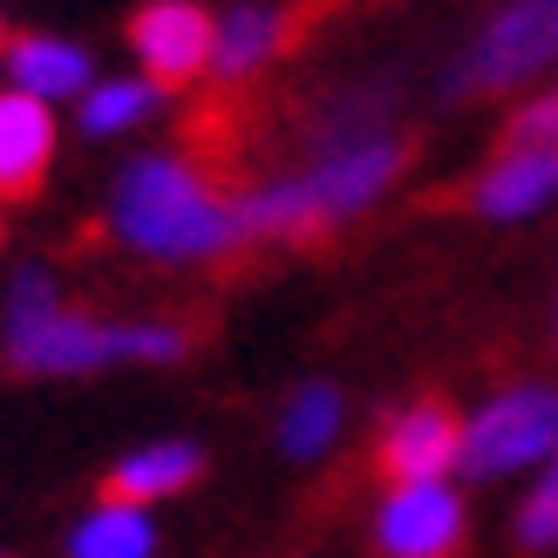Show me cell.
I'll return each mask as SVG.
<instances>
[{"instance_id": "ba28073f", "label": "cell", "mask_w": 558, "mask_h": 558, "mask_svg": "<svg viewBox=\"0 0 558 558\" xmlns=\"http://www.w3.org/2000/svg\"><path fill=\"white\" fill-rule=\"evenodd\" d=\"M409 163V144H396V136H368V144H341L327 150L314 171H306V191L320 198V211L341 226L348 211H361L368 198H381L388 184H396V171Z\"/></svg>"}, {"instance_id": "e0dca14e", "label": "cell", "mask_w": 558, "mask_h": 558, "mask_svg": "<svg viewBox=\"0 0 558 558\" xmlns=\"http://www.w3.org/2000/svg\"><path fill=\"white\" fill-rule=\"evenodd\" d=\"M150 89H157V82H102V89H89V102H82V130H89V136L130 130L150 109Z\"/></svg>"}, {"instance_id": "7c38bea8", "label": "cell", "mask_w": 558, "mask_h": 558, "mask_svg": "<svg viewBox=\"0 0 558 558\" xmlns=\"http://www.w3.org/2000/svg\"><path fill=\"white\" fill-rule=\"evenodd\" d=\"M239 205V232L245 239H287V245H320V232L333 226V218L320 211V198L306 191V178L293 184H266V191H245Z\"/></svg>"}, {"instance_id": "52a82bcc", "label": "cell", "mask_w": 558, "mask_h": 558, "mask_svg": "<svg viewBox=\"0 0 558 558\" xmlns=\"http://www.w3.org/2000/svg\"><path fill=\"white\" fill-rule=\"evenodd\" d=\"M381 558H457L463 545V505L442 484H396L381 505Z\"/></svg>"}, {"instance_id": "277c9868", "label": "cell", "mask_w": 558, "mask_h": 558, "mask_svg": "<svg viewBox=\"0 0 558 558\" xmlns=\"http://www.w3.org/2000/svg\"><path fill=\"white\" fill-rule=\"evenodd\" d=\"M558 450V388H511L490 402L477 423L463 429V470L470 477H497V470H524Z\"/></svg>"}, {"instance_id": "4fadbf2b", "label": "cell", "mask_w": 558, "mask_h": 558, "mask_svg": "<svg viewBox=\"0 0 558 558\" xmlns=\"http://www.w3.org/2000/svg\"><path fill=\"white\" fill-rule=\"evenodd\" d=\"M8 69H14V89L54 102V96H75L89 82V54L75 41H54V35H21L8 48Z\"/></svg>"}, {"instance_id": "ffe728a7", "label": "cell", "mask_w": 558, "mask_h": 558, "mask_svg": "<svg viewBox=\"0 0 558 558\" xmlns=\"http://www.w3.org/2000/svg\"><path fill=\"white\" fill-rule=\"evenodd\" d=\"M0 48H8V27H0Z\"/></svg>"}, {"instance_id": "ac0fdd59", "label": "cell", "mask_w": 558, "mask_h": 558, "mask_svg": "<svg viewBox=\"0 0 558 558\" xmlns=\"http://www.w3.org/2000/svg\"><path fill=\"white\" fill-rule=\"evenodd\" d=\"M518 538L532 545V551L558 545V457H551V470H545V484L524 497V511H518Z\"/></svg>"}, {"instance_id": "5b68a950", "label": "cell", "mask_w": 558, "mask_h": 558, "mask_svg": "<svg viewBox=\"0 0 558 558\" xmlns=\"http://www.w3.org/2000/svg\"><path fill=\"white\" fill-rule=\"evenodd\" d=\"M211 41H218V27L205 21V8H191V0H150V8L130 21V48H136V62L150 69L157 89H184V82L211 62Z\"/></svg>"}, {"instance_id": "d6986e66", "label": "cell", "mask_w": 558, "mask_h": 558, "mask_svg": "<svg viewBox=\"0 0 558 558\" xmlns=\"http://www.w3.org/2000/svg\"><path fill=\"white\" fill-rule=\"evenodd\" d=\"M505 144H511V150H558V96L518 109L511 130H505Z\"/></svg>"}, {"instance_id": "8fae6325", "label": "cell", "mask_w": 558, "mask_h": 558, "mask_svg": "<svg viewBox=\"0 0 558 558\" xmlns=\"http://www.w3.org/2000/svg\"><path fill=\"white\" fill-rule=\"evenodd\" d=\"M198 470H205V457L191 450V442H150V450H136V457H123L117 470L102 477V505H130V511H144L150 497H178L184 484H198Z\"/></svg>"}, {"instance_id": "30bf717a", "label": "cell", "mask_w": 558, "mask_h": 558, "mask_svg": "<svg viewBox=\"0 0 558 558\" xmlns=\"http://www.w3.org/2000/svg\"><path fill=\"white\" fill-rule=\"evenodd\" d=\"M551 191H558V150H511V144H497V163L463 191L457 205L484 211V218H524V211H538Z\"/></svg>"}, {"instance_id": "5bb4252c", "label": "cell", "mask_w": 558, "mask_h": 558, "mask_svg": "<svg viewBox=\"0 0 558 558\" xmlns=\"http://www.w3.org/2000/svg\"><path fill=\"white\" fill-rule=\"evenodd\" d=\"M279 41H287V21H279V14H266V8H239L226 27H218V41H211V69L226 75V82H232V75H253Z\"/></svg>"}, {"instance_id": "3957f363", "label": "cell", "mask_w": 558, "mask_h": 558, "mask_svg": "<svg viewBox=\"0 0 558 558\" xmlns=\"http://www.w3.org/2000/svg\"><path fill=\"white\" fill-rule=\"evenodd\" d=\"M551 54H558V0H511L477 35V48L457 62L450 96H497L532 69H545Z\"/></svg>"}, {"instance_id": "8992f818", "label": "cell", "mask_w": 558, "mask_h": 558, "mask_svg": "<svg viewBox=\"0 0 558 558\" xmlns=\"http://www.w3.org/2000/svg\"><path fill=\"white\" fill-rule=\"evenodd\" d=\"M457 457H463V423H457V409L415 402V409H402L396 423L381 429L375 470H381L388 484H436Z\"/></svg>"}, {"instance_id": "7a4b0ae2", "label": "cell", "mask_w": 558, "mask_h": 558, "mask_svg": "<svg viewBox=\"0 0 558 558\" xmlns=\"http://www.w3.org/2000/svg\"><path fill=\"white\" fill-rule=\"evenodd\" d=\"M191 348L184 327H102L75 306H54L41 272L14 279L8 300V361L21 375H89L102 361H178Z\"/></svg>"}, {"instance_id": "6da1fadb", "label": "cell", "mask_w": 558, "mask_h": 558, "mask_svg": "<svg viewBox=\"0 0 558 558\" xmlns=\"http://www.w3.org/2000/svg\"><path fill=\"white\" fill-rule=\"evenodd\" d=\"M109 226L123 245L150 259H218L245 239L239 232V205L218 198L205 184L198 163L184 157H144L130 163L117 198H109Z\"/></svg>"}, {"instance_id": "9a60e30c", "label": "cell", "mask_w": 558, "mask_h": 558, "mask_svg": "<svg viewBox=\"0 0 558 558\" xmlns=\"http://www.w3.org/2000/svg\"><path fill=\"white\" fill-rule=\"evenodd\" d=\"M69 551L75 558H150V524H144V511H130V505H102L75 532Z\"/></svg>"}, {"instance_id": "2e32d148", "label": "cell", "mask_w": 558, "mask_h": 558, "mask_svg": "<svg viewBox=\"0 0 558 558\" xmlns=\"http://www.w3.org/2000/svg\"><path fill=\"white\" fill-rule=\"evenodd\" d=\"M333 423H341V396H333V388H300L293 409H287V423H279V442H287L293 457H314L320 442L333 436Z\"/></svg>"}, {"instance_id": "9c48e42d", "label": "cell", "mask_w": 558, "mask_h": 558, "mask_svg": "<svg viewBox=\"0 0 558 558\" xmlns=\"http://www.w3.org/2000/svg\"><path fill=\"white\" fill-rule=\"evenodd\" d=\"M54 157V117L41 96L0 89V198H35Z\"/></svg>"}]
</instances>
